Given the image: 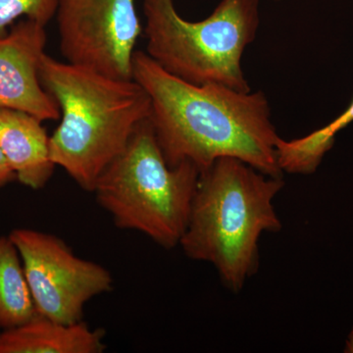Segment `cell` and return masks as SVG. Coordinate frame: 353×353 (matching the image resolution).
<instances>
[{"mask_svg":"<svg viewBox=\"0 0 353 353\" xmlns=\"http://www.w3.org/2000/svg\"><path fill=\"white\" fill-rule=\"evenodd\" d=\"M55 16L67 62L132 79L134 48L143 34L136 0H58Z\"/></svg>","mask_w":353,"mask_h":353,"instance_id":"cell-7","label":"cell"},{"mask_svg":"<svg viewBox=\"0 0 353 353\" xmlns=\"http://www.w3.org/2000/svg\"><path fill=\"white\" fill-rule=\"evenodd\" d=\"M9 236L19 252L39 315L75 324L82 321L83 307L90 299L112 289L108 269L76 256L54 234L16 229Z\"/></svg>","mask_w":353,"mask_h":353,"instance_id":"cell-6","label":"cell"},{"mask_svg":"<svg viewBox=\"0 0 353 353\" xmlns=\"http://www.w3.org/2000/svg\"><path fill=\"white\" fill-rule=\"evenodd\" d=\"M148 57L185 82L250 92L241 67L259 28V0H221L199 22L183 19L174 0H145Z\"/></svg>","mask_w":353,"mask_h":353,"instance_id":"cell-5","label":"cell"},{"mask_svg":"<svg viewBox=\"0 0 353 353\" xmlns=\"http://www.w3.org/2000/svg\"><path fill=\"white\" fill-rule=\"evenodd\" d=\"M16 180V175L0 148V189Z\"/></svg>","mask_w":353,"mask_h":353,"instance_id":"cell-14","label":"cell"},{"mask_svg":"<svg viewBox=\"0 0 353 353\" xmlns=\"http://www.w3.org/2000/svg\"><path fill=\"white\" fill-rule=\"evenodd\" d=\"M46 41V26L29 19L0 37V108L23 111L43 122L60 119L57 101L39 79Z\"/></svg>","mask_w":353,"mask_h":353,"instance_id":"cell-8","label":"cell"},{"mask_svg":"<svg viewBox=\"0 0 353 353\" xmlns=\"http://www.w3.org/2000/svg\"><path fill=\"white\" fill-rule=\"evenodd\" d=\"M132 79L150 99L155 138L170 167L190 162L202 172L222 157H233L273 176H283L279 134L262 92H240L176 78L136 50Z\"/></svg>","mask_w":353,"mask_h":353,"instance_id":"cell-1","label":"cell"},{"mask_svg":"<svg viewBox=\"0 0 353 353\" xmlns=\"http://www.w3.org/2000/svg\"><path fill=\"white\" fill-rule=\"evenodd\" d=\"M201 171L190 162L169 166L150 118L104 169L94 194L116 226L145 234L164 248L180 245Z\"/></svg>","mask_w":353,"mask_h":353,"instance_id":"cell-4","label":"cell"},{"mask_svg":"<svg viewBox=\"0 0 353 353\" xmlns=\"http://www.w3.org/2000/svg\"><path fill=\"white\" fill-rule=\"evenodd\" d=\"M345 352L353 353V330L352 333L348 336L347 341V347H345Z\"/></svg>","mask_w":353,"mask_h":353,"instance_id":"cell-15","label":"cell"},{"mask_svg":"<svg viewBox=\"0 0 353 353\" xmlns=\"http://www.w3.org/2000/svg\"><path fill=\"white\" fill-rule=\"evenodd\" d=\"M38 315L19 252L10 236H0V329L15 328Z\"/></svg>","mask_w":353,"mask_h":353,"instance_id":"cell-11","label":"cell"},{"mask_svg":"<svg viewBox=\"0 0 353 353\" xmlns=\"http://www.w3.org/2000/svg\"><path fill=\"white\" fill-rule=\"evenodd\" d=\"M58 0H0V37L19 18L46 26L57 14Z\"/></svg>","mask_w":353,"mask_h":353,"instance_id":"cell-13","label":"cell"},{"mask_svg":"<svg viewBox=\"0 0 353 353\" xmlns=\"http://www.w3.org/2000/svg\"><path fill=\"white\" fill-rule=\"evenodd\" d=\"M352 122L353 99L343 113L327 126L292 141L279 138L277 157L281 170L301 175L314 173L325 154L333 148L336 134Z\"/></svg>","mask_w":353,"mask_h":353,"instance_id":"cell-12","label":"cell"},{"mask_svg":"<svg viewBox=\"0 0 353 353\" xmlns=\"http://www.w3.org/2000/svg\"><path fill=\"white\" fill-rule=\"evenodd\" d=\"M103 330L82 321L62 324L38 315L0 333V353H101L105 350Z\"/></svg>","mask_w":353,"mask_h":353,"instance_id":"cell-10","label":"cell"},{"mask_svg":"<svg viewBox=\"0 0 353 353\" xmlns=\"http://www.w3.org/2000/svg\"><path fill=\"white\" fill-rule=\"evenodd\" d=\"M39 79L60 109L59 125L50 139L51 160L92 192L104 169L150 117V97L132 79L112 78L46 53Z\"/></svg>","mask_w":353,"mask_h":353,"instance_id":"cell-2","label":"cell"},{"mask_svg":"<svg viewBox=\"0 0 353 353\" xmlns=\"http://www.w3.org/2000/svg\"><path fill=\"white\" fill-rule=\"evenodd\" d=\"M41 122L29 113L0 108V148L16 179L32 190L46 187L57 167Z\"/></svg>","mask_w":353,"mask_h":353,"instance_id":"cell-9","label":"cell"},{"mask_svg":"<svg viewBox=\"0 0 353 353\" xmlns=\"http://www.w3.org/2000/svg\"><path fill=\"white\" fill-rule=\"evenodd\" d=\"M284 185L282 176L219 158L201 172L179 245L189 259L212 264L228 289L240 292L259 270L262 234L282 229L273 201Z\"/></svg>","mask_w":353,"mask_h":353,"instance_id":"cell-3","label":"cell"}]
</instances>
